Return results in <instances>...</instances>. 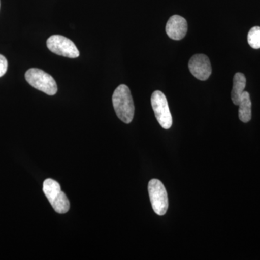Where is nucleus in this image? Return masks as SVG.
<instances>
[{
    "label": "nucleus",
    "instance_id": "7ed1b4c3",
    "mask_svg": "<svg viewBox=\"0 0 260 260\" xmlns=\"http://www.w3.org/2000/svg\"><path fill=\"white\" fill-rule=\"evenodd\" d=\"M25 80L32 87L49 95H55L57 85L52 76L42 70L32 68L25 73Z\"/></svg>",
    "mask_w": 260,
    "mask_h": 260
},
{
    "label": "nucleus",
    "instance_id": "9d476101",
    "mask_svg": "<svg viewBox=\"0 0 260 260\" xmlns=\"http://www.w3.org/2000/svg\"><path fill=\"white\" fill-rule=\"evenodd\" d=\"M239 119L244 123L249 122L251 119V102L249 93L244 91L239 104Z\"/></svg>",
    "mask_w": 260,
    "mask_h": 260
},
{
    "label": "nucleus",
    "instance_id": "39448f33",
    "mask_svg": "<svg viewBox=\"0 0 260 260\" xmlns=\"http://www.w3.org/2000/svg\"><path fill=\"white\" fill-rule=\"evenodd\" d=\"M151 104L160 125L164 129H170L172 126V116L166 95L159 90L153 92L151 96Z\"/></svg>",
    "mask_w": 260,
    "mask_h": 260
},
{
    "label": "nucleus",
    "instance_id": "20e7f679",
    "mask_svg": "<svg viewBox=\"0 0 260 260\" xmlns=\"http://www.w3.org/2000/svg\"><path fill=\"white\" fill-rule=\"evenodd\" d=\"M148 192L154 212L158 215H165L169 208V200L164 184L158 179H152L148 183Z\"/></svg>",
    "mask_w": 260,
    "mask_h": 260
},
{
    "label": "nucleus",
    "instance_id": "423d86ee",
    "mask_svg": "<svg viewBox=\"0 0 260 260\" xmlns=\"http://www.w3.org/2000/svg\"><path fill=\"white\" fill-rule=\"evenodd\" d=\"M47 45L51 52L57 55L69 58H77L80 55L79 51L74 43L63 36H51L48 39Z\"/></svg>",
    "mask_w": 260,
    "mask_h": 260
},
{
    "label": "nucleus",
    "instance_id": "6e6552de",
    "mask_svg": "<svg viewBox=\"0 0 260 260\" xmlns=\"http://www.w3.org/2000/svg\"><path fill=\"white\" fill-rule=\"evenodd\" d=\"M187 22L183 17L173 15L168 20L166 32L168 37L173 40L179 41L184 39L187 32Z\"/></svg>",
    "mask_w": 260,
    "mask_h": 260
},
{
    "label": "nucleus",
    "instance_id": "9b49d317",
    "mask_svg": "<svg viewBox=\"0 0 260 260\" xmlns=\"http://www.w3.org/2000/svg\"><path fill=\"white\" fill-rule=\"evenodd\" d=\"M248 43L254 49H260V27H253L248 34Z\"/></svg>",
    "mask_w": 260,
    "mask_h": 260
},
{
    "label": "nucleus",
    "instance_id": "f03ea898",
    "mask_svg": "<svg viewBox=\"0 0 260 260\" xmlns=\"http://www.w3.org/2000/svg\"><path fill=\"white\" fill-rule=\"evenodd\" d=\"M43 191L56 213L64 214L69 211V200L61 190L60 184L57 181L52 179H46L43 184Z\"/></svg>",
    "mask_w": 260,
    "mask_h": 260
},
{
    "label": "nucleus",
    "instance_id": "f8f14e48",
    "mask_svg": "<svg viewBox=\"0 0 260 260\" xmlns=\"http://www.w3.org/2000/svg\"><path fill=\"white\" fill-rule=\"evenodd\" d=\"M8 63L6 58L0 54V78L6 73L8 70Z\"/></svg>",
    "mask_w": 260,
    "mask_h": 260
},
{
    "label": "nucleus",
    "instance_id": "1a4fd4ad",
    "mask_svg": "<svg viewBox=\"0 0 260 260\" xmlns=\"http://www.w3.org/2000/svg\"><path fill=\"white\" fill-rule=\"evenodd\" d=\"M246 80L245 75L243 73H236L233 80L232 100L235 105H239L241 97L244 93L246 87Z\"/></svg>",
    "mask_w": 260,
    "mask_h": 260
},
{
    "label": "nucleus",
    "instance_id": "f257e3e1",
    "mask_svg": "<svg viewBox=\"0 0 260 260\" xmlns=\"http://www.w3.org/2000/svg\"><path fill=\"white\" fill-rule=\"evenodd\" d=\"M112 102L119 119L126 124L131 123L134 117L135 106L131 92L126 85H120L114 90Z\"/></svg>",
    "mask_w": 260,
    "mask_h": 260
},
{
    "label": "nucleus",
    "instance_id": "0eeeda50",
    "mask_svg": "<svg viewBox=\"0 0 260 260\" xmlns=\"http://www.w3.org/2000/svg\"><path fill=\"white\" fill-rule=\"evenodd\" d=\"M189 69L197 79L206 80L212 73L209 58L205 54H195L189 61Z\"/></svg>",
    "mask_w": 260,
    "mask_h": 260
}]
</instances>
